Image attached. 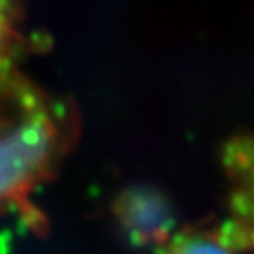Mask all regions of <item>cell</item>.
Instances as JSON below:
<instances>
[{"instance_id": "1", "label": "cell", "mask_w": 254, "mask_h": 254, "mask_svg": "<svg viewBox=\"0 0 254 254\" xmlns=\"http://www.w3.org/2000/svg\"><path fill=\"white\" fill-rule=\"evenodd\" d=\"M60 141L57 111L37 88L0 72V201L16 198L52 166Z\"/></svg>"}, {"instance_id": "3", "label": "cell", "mask_w": 254, "mask_h": 254, "mask_svg": "<svg viewBox=\"0 0 254 254\" xmlns=\"http://www.w3.org/2000/svg\"><path fill=\"white\" fill-rule=\"evenodd\" d=\"M228 168L235 182V221L254 233V139H240L228 148Z\"/></svg>"}, {"instance_id": "2", "label": "cell", "mask_w": 254, "mask_h": 254, "mask_svg": "<svg viewBox=\"0 0 254 254\" xmlns=\"http://www.w3.org/2000/svg\"><path fill=\"white\" fill-rule=\"evenodd\" d=\"M244 249H254V233L233 221L219 231L179 235L159 254H238Z\"/></svg>"}, {"instance_id": "4", "label": "cell", "mask_w": 254, "mask_h": 254, "mask_svg": "<svg viewBox=\"0 0 254 254\" xmlns=\"http://www.w3.org/2000/svg\"><path fill=\"white\" fill-rule=\"evenodd\" d=\"M16 39V0H0V72L9 69Z\"/></svg>"}]
</instances>
